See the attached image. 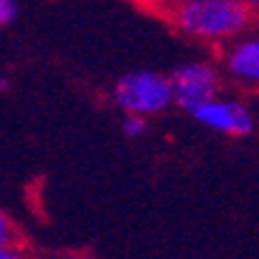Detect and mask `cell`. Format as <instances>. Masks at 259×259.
<instances>
[{
	"label": "cell",
	"instance_id": "4",
	"mask_svg": "<svg viewBox=\"0 0 259 259\" xmlns=\"http://www.w3.org/2000/svg\"><path fill=\"white\" fill-rule=\"evenodd\" d=\"M193 117L207 128H214V131L233 136V138L250 136L254 128L252 112L243 102L231 100V98H214L212 102H207L200 110L193 112Z\"/></svg>",
	"mask_w": 259,
	"mask_h": 259
},
{
	"label": "cell",
	"instance_id": "10",
	"mask_svg": "<svg viewBox=\"0 0 259 259\" xmlns=\"http://www.w3.org/2000/svg\"><path fill=\"white\" fill-rule=\"evenodd\" d=\"M5 88H8V79H5V76H3V74H0V93H3V91H5Z\"/></svg>",
	"mask_w": 259,
	"mask_h": 259
},
{
	"label": "cell",
	"instance_id": "2",
	"mask_svg": "<svg viewBox=\"0 0 259 259\" xmlns=\"http://www.w3.org/2000/svg\"><path fill=\"white\" fill-rule=\"evenodd\" d=\"M114 102L128 117H150L164 112L171 100V83L169 76L157 71H131L117 81Z\"/></svg>",
	"mask_w": 259,
	"mask_h": 259
},
{
	"label": "cell",
	"instance_id": "6",
	"mask_svg": "<svg viewBox=\"0 0 259 259\" xmlns=\"http://www.w3.org/2000/svg\"><path fill=\"white\" fill-rule=\"evenodd\" d=\"M12 245H19L17 228L12 224V219L0 209V247H12Z\"/></svg>",
	"mask_w": 259,
	"mask_h": 259
},
{
	"label": "cell",
	"instance_id": "11",
	"mask_svg": "<svg viewBox=\"0 0 259 259\" xmlns=\"http://www.w3.org/2000/svg\"><path fill=\"white\" fill-rule=\"evenodd\" d=\"M67 259H81V257H67Z\"/></svg>",
	"mask_w": 259,
	"mask_h": 259
},
{
	"label": "cell",
	"instance_id": "3",
	"mask_svg": "<svg viewBox=\"0 0 259 259\" xmlns=\"http://www.w3.org/2000/svg\"><path fill=\"white\" fill-rule=\"evenodd\" d=\"M171 83V100L188 110L190 114L202 105L219 98V74L214 67L202 62H188L179 67L169 76Z\"/></svg>",
	"mask_w": 259,
	"mask_h": 259
},
{
	"label": "cell",
	"instance_id": "8",
	"mask_svg": "<svg viewBox=\"0 0 259 259\" xmlns=\"http://www.w3.org/2000/svg\"><path fill=\"white\" fill-rule=\"evenodd\" d=\"M17 19V3L12 0H0V26H8Z\"/></svg>",
	"mask_w": 259,
	"mask_h": 259
},
{
	"label": "cell",
	"instance_id": "1",
	"mask_svg": "<svg viewBox=\"0 0 259 259\" xmlns=\"http://www.w3.org/2000/svg\"><path fill=\"white\" fill-rule=\"evenodd\" d=\"M252 19V5L236 0H190L174 8L176 29L202 40L233 38L250 26Z\"/></svg>",
	"mask_w": 259,
	"mask_h": 259
},
{
	"label": "cell",
	"instance_id": "5",
	"mask_svg": "<svg viewBox=\"0 0 259 259\" xmlns=\"http://www.w3.org/2000/svg\"><path fill=\"white\" fill-rule=\"evenodd\" d=\"M228 74L245 83H257L259 79V40L245 38L240 40L226 57Z\"/></svg>",
	"mask_w": 259,
	"mask_h": 259
},
{
	"label": "cell",
	"instance_id": "9",
	"mask_svg": "<svg viewBox=\"0 0 259 259\" xmlns=\"http://www.w3.org/2000/svg\"><path fill=\"white\" fill-rule=\"evenodd\" d=\"M0 259H29V254L19 245H12V247H0Z\"/></svg>",
	"mask_w": 259,
	"mask_h": 259
},
{
	"label": "cell",
	"instance_id": "7",
	"mask_svg": "<svg viewBox=\"0 0 259 259\" xmlns=\"http://www.w3.org/2000/svg\"><path fill=\"white\" fill-rule=\"evenodd\" d=\"M121 128H124V136L138 138V136H143L148 131V121L143 117H128V114H126V119L121 121Z\"/></svg>",
	"mask_w": 259,
	"mask_h": 259
}]
</instances>
